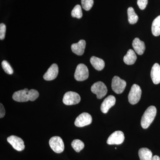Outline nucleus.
Listing matches in <instances>:
<instances>
[{"mask_svg":"<svg viewBox=\"0 0 160 160\" xmlns=\"http://www.w3.org/2000/svg\"><path fill=\"white\" fill-rule=\"evenodd\" d=\"M157 114L156 108L154 106L148 107L143 114L141 121V126L146 129L150 126L154 120Z\"/></svg>","mask_w":160,"mask_h":160,"instance_id":"nucleus-1","label":"nucleus"},{"mask_svg":"<svg viewBox=\"0 0 160 160\" xmlns=\"http://www.w3.org/2000/svg\"><path fill=\"white\" fill-rule=\"evenodd\" d=\"M141 95L142 89L141 87L137 84H133L128 95L129 102L132 105L137 104L139 102Z\"/></svg>","mask_w":160,"mask_h":160,"instance_id":"nucleus-2","label":"nucleus"},{"mask_svg":"<svg viewBox=\"0 0 160 160\" xmlns=\"http://www.w3.org/2000/svg\"><path fill=\"white\" fill-rule=\"evenodd\" d=\"M91 90L92 93L97 95V98L99 99L102 98L107 94L108 89L104 83L98 82L91 86Z\"/></svg>","mask_w":160,"mask_h":160,"instance_id":"nucleus-3","label":"nucleus"},{"mask_svg":"<svg viewBox=\"0 0 160 160\" xmlns=\"http://www.w3.org/2000/svg\"><path fill=\"white\" fill-rule=\"evenodd\" d=\"M81 101L79 95L74 92L69 91L66 92L63 98V102L67 106L76 105Z\"/></svg>","mask_w":160,"mask_h":160,"instance_id":"nucleus-4","label":"nucleus"},{"mask_svg":"<svg viewBox=\"0 0 160 160\" xmlns=\"http://www.w3.org/2000/svg\"><path fill=\"white\" fill-rule=\"evenodd\" d=\"M49 145L52 149L57 153L63 152L65 149L63 140L60 137L54 136L51 138L49 141Z\"/></svg>","mask_w":160,"mask_h":160,"instance_id":"nucleus-5","label":"nucleus"},{"mask_svg":"<svg viewBox=\"0 0 160 160\" xmlns=\"http://www.w3.org/2000/svg\"><path fill=\"white\" fill-rule=\"evenodd\" d=\"M89 77V70L84 64L78 65L74 73V78L79 82L85 81Z\"/></svg>","mask_w":160,"mask_h":160,"instance_id":"nucleus-6","label":"nucleus"},{"mask_svg":"<svg viewBox=\"0 0 160 160\" xmlns=\"http://www.w3.org/2000/svg\"><path fill=\"white\" fill-rule=\"evenodd\" d=\"M126 82L125 80L122 79L118 76H114L112 82V89L117 94H121L125 90Z\"/></svg>","mask_w":160,"mask_h":160,"instance_id":"nucleus-7","label":"nucleus"},{"mask_svg":"<svg viewBox=\"0 0 160 160\" xmlns=\"http://www.w3.org/2000/svg\"><path fill=\"white\" fill-rule=\"evenodd\" d=\"M92 122V118L89 113L83 112L76 119L74 124L78 127H82L90 125Z\"/></svg>","mask_w":160,"mask_h":160,"instance_id":"nucleus-8","label":"nucleus"},{"mask_svg":"<svg viewBox=\"0 0 160 160\" xmlns=\"http://www.w3.org/2000/svg\"><path fill=\"white\" fill-rule=\"evenodd\" d=\"M12 99L15 101L20 102L30 101V94L29 90L27 88L15 92L12 95Z\"/></svg>","mask_w":160,"mask_h":160,"instance_id":"nucleus-9","label":"nucleus"},{"mask_svg":"<svg viewBox=\"0 0 160 160\" xmlns=\"http://www.w3.org/2000/svg\"><path fill=\"white\" fill-rule=\"evenodd\" d=\"M125 140L124 133L121 131H116L110 135L107 141L108 145H120Z\"/></svg>","mask_w":160,"mask_h":160,"instance_id":"nucleus-10","label":"nucleus"},{"mask_svg":"<svg viewBox=\"0 0 160 160\" xmlns=\"http://www.w3.org/2000/svg\"><path fill=\"white\" fill-rule=\"evenodd\" d=\"M7 140L8 142L17 151H22L25 149L24 141L21 138L16 136L12 135L7 138Z\"/></svg>","mask_w":160,"mask_h":160,"instance_id":"nucleus-11","label":"nucleus"},{"mask_svg":"<svg viewBox=\"0 0 160 160\" xmlns=\"http://www.w3.org/2000/svg\"><path fill=\"white\" fill-rule=\"evenodd\" d=\"M58 72V67L57 64H53L44 75L43 78L46 81H52L57 77Z\"/></svg>","mask_w":160,"mask_h":160,"instance_id":"nucleus-12","label":"nucleus"},{"mask_svg":"<svg viewBox=\"0 0 160 160\" xmlns=\"http://www.w3.org/2000/svg\"><path fill=\"white\" fill-rule=\"evenodd\" d=\"M116 103V98L112 95L107 97L103 101L101 106V111L104 113H106L109 111V109L114 106Z\"/></svg>","mask_w":160,"mask_h":160,"instance_id":"nucleus-13","label":"nucleus"},{"mask_svg":"<svg viewBox=\"0 0 160 160\" xmlns=\"http://www.w3.org/2000/svg\"><path fill=\"white\" fill-rule=\"evenodd\" d=\"M86 46V42L85 40H80L78 43H74L72 45V51L77 55H82L85 51Z\"/></svg>","mask_w":160,"mask_h":160,"instance_id":"nucleus-14","label":"nucleus"},{"mask_svg":"<svg viewBox=\"0 0 160 160\" xmlns=\"http://www.w3.org/2000/svg\"><path fill=\"white\" fill-rule=\"evenodd\" d=\"M151 77L152 82L156 85L160 83V66L158 63H155L152 68Z\"/></svg>","mask_w":160,"mask_h":160,"instance_id":"nucleus-15","label":"nucleus"},{"mask_svg":"<svg viewBox=\"0 0 160 160\" xmlns=\"http://www.w3.org/2000/svg\"><path fill=\"white\" fill-rule=\"evenodd\" d=\"M132 47L138 54H143L146 49L145 43L141 41L138 38H135L132 43Z\"/></svg>","mask_w":160,"mask_h":160,"instance_id":"nucleus-16","label":"nucleus"},{"mask_svg":"<svg viewBox=\"0 0 160 160\" xmlns=\"http://www.w3.org/2000/svg\"><path fill=\"white\" fill-rule=\"evenodd\" d=\"M137 57L135 52L132 49H130L127 52L124 56L123 61L126 65H132L134 64L136 61Z\"/></svg>","mask_w":160,"mask_h":160,"instance_id":"nucleus-17","label":"nucleus"},{"mask_svg":"<svg viewBox=\"0 0 160 160\" xmlns=\"http://www.w3.org/2000/svg\"><path fill=\"white\" fill-rule=\"evenodd\" d=\"M90 62L93 68L98 71L102 70L105 67V63L104 61L96 57H92L90 59Z\"/></svg>","mask_w":160,"mask_h":160,"instance_id":"nucleus-18","label":"nucleus"},{"mask_svg":"<svg viewBox=\"0 0 160 160\" xmlns=\"http://www.w3.org/2000/svg\"><path fill=\"white\" fill-rule=\"evenodd\" d=\"M138 156L140 160H152V153L147 148H141L139 150Z\"/></svg>","mask_w":160,"mask_h":160,"instance_id":"nucleus-19","label":"nucleus"},{"mask_svg":"<svg viewBox=\"0 0 160 160\" xmlns=\"http://www.w3.org/2000/svg\"><path fill=\"white\" fill-rule=\"evenodd\" d=\"M152 32L154 36L160 35V15L154 20L152 25Z\"/></svg>","mask_w":160,"mask_h":160,"instance_id":"nucleus-20","label":"nucleus"},{"mask_svg":"<svg viewBox=\"0 0 160 160\" xmlns=\"http://www.w3.org/2000/svg\"><path fill=\"white\" fill-rule=\"evenodd\" d=\"M128 21L130 24H134L137 22L138 17L135 12L134 9L132 7H129L127 10Z\"/></svg>","mask_w":160,"mask_h":160,"instance_id":"nucleus-21","label":"nucleus"},{"mask_svg":"<svg viewBox=\"0 0 160 160\" xmlns=\"http://www.w3.org/2000/svg\"><path fill=\"white\" fill-rule=\"evenodd\" d=\"M72 147L77 152H80L82 149H84L85 144L81 140L75 139L72 141L71 143Z\"/></svg>","mask_w":160,"mask_h":160,"instance_id":"nucleus-22","label":"nucleus"},{"mask_svg":"<svg viewBox=\"0 0 160 160\" xmlns=\"http://www.w3.org/2000/svg\"><path fill=\"white\" fill-rule=\"evenodd\" d=\"M82 7L79 5H76L71 12V16L72 17L80 19L82 17Z\"/></svg>","mask_w":160,"mask_h":160,"instance_id":"nucleus-23","label":"nucleus"},{"mask_svg":"<svg viewBox=\"0 0 160 160\" xmlns=\"http://www.w3.org/2000/svg\"><path fill=\"white\" fill-rule=\"evenodd\" d=\"M82 7L86 11H89L92 8L94 3L93 0H82Z\"/></svg>","mask_w":160,"mask_h":160,"instance_id":"nucleus-24","label":"nucleus"},{"mask_svg":"<svg viewBox=\"0 0 160 160\" xmlns=\"http://www.w3.org/2000/svg\"><path fill=\"white\" fill-rule=\"evenodd\" d=\"M2 67L3 70L6 72L7 74L11 75L13 73V70L10 65H9V63L6 61L4 60L2 63Z\"/></svg>","mask_w":160,"mask_h":160,"instance_id":"nucleus-25","label":"nucleus"},{"mask_svg":"<svg viewBox=\"0 0 160 160\" xmlns=\"http://www.w3.org/2000/svg\"><path fill=\"white\" fill-rule=\"evenodd\" d=\"M6 26L4 23L0 24V39L2 40L5 38L6 35Z\"/></svg>","mask_w":160,"mask_h":160,"instance_id":"nucleus-26","label":"nucleus"},{"mask_svg":"<svg viewBox=\"0 0 160 160\" xmlns=\"http://www.w3.org/2000/svg\"><path fill=\"white\" fill-rule=\"evenodd\" d=\"M148 0H138L137 4L139 8L143 10L146 8L148 4Z\"/></svg>","mask_w":160,"mask_h":160,"instance_id":"nucleus-27","label":"nucleus"},{"mask_svg":"<svg viewBox=\"0 0 160 160\" xmlns=\"http://www.w3.org/2000/svg\"><path fill=\"white\" fill-rule=\"evenodd\" d=\"M5 114H6V110H5V108H4V106L2 103L0 104V118H2L5 116Z\"/></svg>","mask_w":160,"mask_h":160,"instance_id":"nucleus-28","label":"nucleus"},{"mask_svg":"<svg viewBox=\"0 0 160 160\" xmlns=\"http://www.w3.org/2000/svg\"><path fill=\"white\" fill-rule=\"evenodd\" d=\"M152 160H160V158L157 155H155L154 156L152 157Z\"/></svg>","mask_w":160,"mask_h":160,"instance_id":"nucleus-29","label":"nucleus"}]
</instances>
